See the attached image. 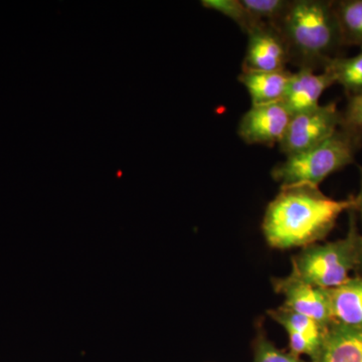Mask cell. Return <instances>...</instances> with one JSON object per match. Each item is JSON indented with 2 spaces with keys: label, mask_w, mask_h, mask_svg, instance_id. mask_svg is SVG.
Instances as JSON below:
<instances>
[{
  "label": "cell",
  "mask_w": 362,
  "mask_h": 362,
  "mask_svg": "<svg viewBox=\"0 0 362 362\" xmlns=\"http://www.w3.org/2000/svg\"><path fill=\"white\" fill-rule=\"evenodd\" d=\"M356 206V197L337 201L313 185L281 187L267 207L262 228L274 249L308 247L327 237L338 218Z\"/></svg>",
  "instance_id": "1"
},
{
  "label": "cell",
  "mask_w": 362,
  "mask_h": 362,
  "mask_svg": "<svg viewBox=\"0 0 362 362\" xmlns=\"http://www.w3.org/2000/svg\"><path fill=\"white\" fill-rule=\"evenodd\" d=\"M289 52L290 63L316 71L341 56V30L333 1L292 0L277 26Z\"/></svg>",
  "instance_id": "2"
},
{
  "label": "cell",
  "mask_w": 362,
  "mask_h": 362,
  "mask_svg": "<svg viewBox=\"0 0 362 362\" xmlns=\"http://www.w3.org/2000/svg\"><path fill=\"white\" fill-rule=\"evenodd\" d=\"M362 235L351 218L344 239L305 247L292 259V275L321 289H333L349 280V273L359 266Z\"/></svg>",
  "instance_id": "3"
},
{
  "label": "cell",
  "mask_w": 362,
  "mask_h": 362,
  "mask_svg": "<svg viewBox=\"0 0 362 362\" xmlns=\"http://www.w3.org/2000/svg\"><path fill=\"white\" fill-rule=\"evenodd\" d=\"M361 148L354 138L338 129L313 148L287 156L286 160L274 166L271 175L281 187L308 185L319 187L328 176L354 163Z\"/></svg>",
  "instance_id": "4"
},
{
  "label": "cell",
  "mask_w": 362,
  "mask_h": 362,
  "mask_svg": "<svg viewBox=\"0 0 362 362\" xmlns=\"http://www.w3.org/2000/svg\"><path fill=\"white\" fill-rule=\"evenodd\" d=\"M341 124V111L335 102L293 116L279 148L286 156L313 148L327 140Z\"/></svg>",
  "instance_id": "5"
},
{
  "label": "cell",
  "mask_w": 362,
  "mask_h": 362,
  "mask_svg": "<svg viewBox=\"0 0 362 362\" xmlns=\"http://www.w3.org/2000/svg\"><path fill=\"white\" fill-rule=\"evenodd\" d=\"M293 116L283 101L252 105L240 119L238 134L247 144L273 147L284 139Z\"/></svg>",
  "instance_id": "6"
},
{
  "label": "cell",
  "mask_w": 362,
  "mask_h": 362,
  "mask_svg": "<svg viewBox=\"0 0 362 362\" xmlns=\"http://www.w3.org/2000/svg\"><path fill=\"white\" fill-rule=\"evenodd\" d=\"M247 35V47L242 71L287 70L289 52L282 33L276 26L259 23Z\"/></svg>",
  "instance_id": "7"
},
{
  "label": "cell",
  "mask_w": 362,
  "mask_h": 362,
  "mask_svg": "<svg viewBox=\"0 0 362 362\" xmlns=\"http://www.w3.org/2000/svg\"><path fill=\"white\" fill-rule=\"evenodd\" d=\"M273 286L276 292L285 297L282 306L330 327L333 319L327 290L307 284L292 274L275 279Z\"/></svg>",
  "instance_id": "8"
},
{
  "label": "cell",
  "mask_w": 362,
  "mask_h": 362,
  "mask_svg": "<svg viewBox=\"0 0 362 362\" xmlns=\"http://www.w3.org/2000/svg\"><path fill=\"white\" fill-rule=\"evenodd\" d=\"M334 84L329 71L318 74L309 69H299L292 74L283 102L293 115L312 110L319 106L323 93Z\"/></svg>",
  "instance_id": "9"
},
{
  "label": "cell",
  "mask_w": 362,
  "mask_h": 362,
  "mask_svg": "<svg viewBox=\"0 0 362 362\" xmlns=\"http://www.w3.org/2000/svg\"><path fill=\"white\" fill-rule=\"evenodd\" d=\"M310 362H362V328L331 324L320 354Z\"/></svg>",
  "instance_id": "10"
},
{
  "label": "cell",
  "mask_w": 362,
  "mask_h": 362,
  "mask_svg": "<svg viewBox=\"0 0 362 362\" xmlns=\"http://www.w3.org/2000/svg\"><path fill=\"white\" fill-rule=\"evenodd\" d=\"M288 70L270 71H242L240 84L246 87L252 105H265L283 101L292 77Z\"/></svg>",
  "instance_id": "11"
},
{
  "label": "cell",
  "mask_w": 362,
  "mask_h": 362,
  "mask_svg": "<svg viewBox=\"0 0 362 362\" xmlns=\"http://www.w3.org/2000/svg\"><path fill=\"white\" fill-rule=\"evenodd\" d=\"M327 292L333 323L362 328V278H349Z\"/></svg>",
  "instance_id": "12"
},
{
  "label": "cell",
  "mask_w": 362,
  "mask_h": 362,
  "mask_svg": "<svg viewBox=\"0 0 362 362\" xmlns=\"http://www.w3.org/2000/svg\"><path fill=\"white\" fill-rule=\"evenodd\" d=\"M268 315L271 317L272 320L276 321L284 327V329L296 331L317 349L320 350L322 349L324 340L329 327H324L309 317L301 315L284 306L269 310Z\"/></svg>",
  "instance_id": "13"
},
{
  "label": "cell",
  "mask_w": 362,
  "mask_h": 362,
  "mask_svg": "<svg viewBox=\"0 0 362 362\" xmlns=\"http://www.w3.org/2000/svg\"><path fill=\"white\" fill-rule=\"evenodd\" d=\"M323 71H329L335 84H339L347 98L362 93V49L351 58L339 57L330 61Z\"/></svg>",
  "instance_id": "14"
},
{
  "label": "cell",
  "mask_w": 362,
  "mask_h": 362,
  "mask_svg": "<svg viewBox=\"0 0 362 362\" xmlns=\"http://www.w3.org/2000/svg\"><path fill=\"white\" fill-rule=\"evenodd\" d=\"M343 44L362 49V0L333 1Z\"/></svg>",
  "instance_id": "15"
},
{
  "label": "cell",
  "mask_w": 362,
  "mask_h": 362,
  "mask_svg": "<svg viewBox=\"0 0 362 362\" xmlns=\"http://www.w3.org/2000/svg\"><path fill=\"white\" fill-rule=\"evenodd\" d=\"M242 2L255 20L276 28L292 4V0H242Z\"/></svg>",
  "instance_id": "16"
},
{
  "label": "cell",
  "mask_w": 362,
  "mask_h": 362,
  "mask_svg": "<svg viewBox=\"0 0 362 362\" xmlns=\"http://www.w3.org/2000/svg\"><path fill=\"white\" fill-rule=\"evenodd\" d=\"M202 6L230 18L246 35L259 23L247 11L242 0H202Z\"/></svg>",
  "instance_id": "17"
},
{
  "label": "cell",
  "mask_w": 362,
  "mask_h": 362,
  "mask_svg": "<svg viewBox=\"0 0 362 362\" xmlns=\"http://www.w3.org/2000/svg\"><path fill=\"white\" fill-rule=\"evenodd\" d=\"M252 350H254L252 362H304L291 352H285L279 349L271 340H269L263 331H259L255 338Z\"/></svg>",
  "instance_id": "18"
},
{
  "label": "cell",
  "mask_w": 362,
  "mask_h": 362,
  "mask_svg": "<svg viewBox=\"0 0 362 362\" xmlns=\"http://www.w3.org/2000/svg\"><path fill=\"white\" fill-rule=\"evenodd\" d=\"M339 129L354 138L362 147V93L349 97L345 110L341 112Z\"/></svg>",
  "instance_id": "19"
},
{
  "label": "cell",
  "mask_w": 362,
  "mask_h": 362,
  "mask_svg": "<svg viewBox=\"0 0 362 362\" xmlns=\"http://www.w3.org/2000/svg\"><path fill=\"white\" fill-rule=\"evenodd\" d=\"M361 192H359V194L356 197L357 206L356 209H358L359 213H361V221H362V166L361 168Z\"/></svg>",
  "instance_id": "20"
},
{
  "label": "cell",
  "mask_w": 362,
  "mask_h": 362,
  "mask_svg": "<svg viewBox=\"0 0 362 362\" xmlns=\"http://www.w3.org/2000/svg\"><path fill=\"white\" fill-rule=\"evenodd\" d=\"M362 269V246H361V262H359V266Z\"/></svg>",
  "instance_id": "21"
}]
</instances>
